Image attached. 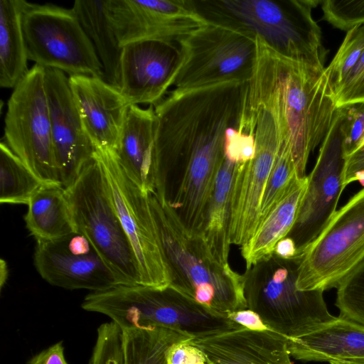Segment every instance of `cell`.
<instances>
[{
    "instance_id": "cell-12",
    "label": "cell",
    "mask_w": 364,
    "mask_h": 364,
    "mask_svg": "<svg viewBox=\"0 0 364 364\" xmlns=\"http://www.w3.org/2000/svg\"><path fill=\"white\" fill-rule=\"evenodd\" d=\"M249 128L255 137V156L238 164L231 194L230 240L240 246L257 228L262 196L282 140L277 120L266 107L252 110Z\"/></svg>"
},
{
    "instance_id": "cell-1",
    "label": "cell",
    "mask_w": 364,
    "mask_h": 364,
    "mask_svg": "<svg viewBox=\"0 0 364 364\" xmlns=\"http://www.w3.org/2000/svg\"><path fill=\"white\" fill-rule=\"evenodd\" d=\"M257 58L248 95L275 115L291 151L298 177L306 176L309 156L327 134L337 109L326 69L294 60L256 36Z\"/></svg>"
},
{
    "instance_id": "cell-15",
    "label": "cell",
    "mask_w": 364,
    "mask_h": 364,
    "mask_svg": "<svg viewBox=\"0 0 364 364\" xmlns=\"http://www.w3.org/2000/svg\"><path fill=\"white\" fill-rule=\"evenodd\" d=\"M33 259L39 274L53 286L100 291L120 284L80 232L55 240L36 241Z\"/></svg>"
},
{
    "instance_id": "cell-4",
    "label": "cell",
    "mask_w": 364,
    "mask_h": 364,
    "mask_svg": "<svg viewBox=\"0 0 364 364\" xmlns=\"http://www.w3.org/2000/svg\"><path fill=\"white\" fill-rule=\"evenodd\" d=\"M321 1L289 0L283 4L269 0L200 1L201 14L259 36L282 54L317 70L325 69L326 50L322 33L312 16Z\"/></svg>"
},
{
    "instance_id": "cell-6",
    "label": "cell",
    "mask_w": 364,
    "mask_h": 364,
    "mask_svg": "<svg viewBox=\"0 0 364 364\" xmlns=\"http://www.w3.org/2000/svg\"><path fill=\"white\" fill-rule=\"evenodd\" d=\"M181 60L173 90L186 91L229 81H249L257 58L256 36L209 22L178 41Z\"/></svg>"
},
{
    "instance_id": "cell-2",
    "label": "cell",
    "mask_w": 364,
    "mask_h": 364,
    "mask_svg": "<svg viewBox=\"0 0 364 364\" xmlns=\"http://www.w3.org/2000/svg\"><path fill=\"white\" fill-rule=\"evenodd\" d=\"M161 247L168 266L170 287L218 313L230 316L247 309L245 275L211 255L199 235L183 224L165 198L149 194Z\"/></svg>"
},
{
    "instance_id": "cell-14",
    "label": "cell",
    "mask_w": 364,
    "mask_h": 364,
    "mask_svg": "<svg viewBox=\"0 0 364 364\" xmlns=\"http://www.w3.org/2000/svg\"><path fill=\"white\" fill-rule=\"evenodd\" d=\"M104 5L122 47L149 38L178 42L209 22L193 1L104 0Z\"/></svg>"
},
{
    "instance_id": "cell-40",
    "label": "cell",
    "mask_w": 364,
    "mask_h": 364,
    "mask_svg": "<svg viewBox=\"0 0 364 364\" xmlns=\"http://www.w3.org/2000/svg\"><path fill=\"white\" fill-rule=\"evenodd\" d=\"M230 316L245 328L252 329L267 328L259 316L248 309L232 314Z\"/></svg>"
},
{
    "instance_id": "cell-30",
    "label": "cell",
    "mask_w": 364,
    "mask_h": 364,
    "mask_svg": "<svg viewBox=\"0 0 364 364\" xmlns=\"http://www.w3.org/2000/svg\"><path fill=\"white\" fill-rule=\"evenodd\" d=\"M363 52L364 24H362L347 31L336 54L328 66L325 68L334 91Z\"/></svg>"
},
{
    "instance_id": "cell-13",
    "label": "cell",
    "mask_w": 364,
    "mask_h": 364,
    "mask_svg": "<svg viewBox=\"0 0 364 364\" xmlns=\"http://www.w3.org/2000/svg\"><path fill=\"white\" fill-rule=\"evenodd\" d=\"M343 114L337 108L332 124L321 142L297 218L287 235L296 252L311 242L336 210L343 188L345 159L343 149Z\"/></svg>"
},
{
    "instance_id": "cell-34",
    "label": "cell",
    "mask_w": 364,
    "mask_h": 364,
    "mask_svg": "<svg viewBox=\"0 0 364 364\" xmlns=\"http://www.w3.org/2000/svg\"><path fill=\"white\" fill-rule=\"evenodd\" d=\"M339 108L343 114V149L345 159L364 144V103Z\"/></svg>"
},
{
    "instance_id": "cell-10",
    "label": "cell",
    "mask_w": 364,
    "mask_h": 364,
    "mask_svg": "<svg viewBox=\"0 0 364 364\" xmlns=\"http://www.w3.org/2000/svg\"><path fill=\"white\" fill-rule=\"evenodd\" d=\"M4 123L5 142L11 150L42 181L60 184L53 144L45 68L35 64L14 88Z\"/></svg>"
},
{
    "instance_id": "cell-37",
    "label": "cell",
    "mask_w": 364,
    "mask_h": 364,
    "mask_svg": "<svg viewBox=\"0 0 364 364\" xmlns=\"http://www.w3.org/2000/svg\"><path fill=\"white\" fill-rule=\"evenodd\" d=\"M192 340V339H191ZM191 340L174 344L168 353V364H207L202 351Z\"/></svg>"
},
{
    "instance_id": "cell-5",
    "label": "cell",
    "mask_w": 364,
    "mask_h": 364,
    "mask_svg": "<svg viewBox=\"0 0 364 364\" xmlns=\"http://www.w3.org/2000/svg\"><path fill=\"white\" fill-rule=\"evenodd\" d=\"M297 260L273 254L246 270L244 294L247 309L264 325L287 339L304 335L336 318L322 291L296 287Z\"/></svg>"
},
{
    "instance_id": "cell-27",
    "label": "cell",
    "mask_w": 364,
    "mask_h": 364,
    "mask_svg": "<svg viewBox=\"0 0 364 364\" xmlns=\"http://www.w3.org/2000/svg\"><path fill=\"white\" fill-rule=\"evenodd\" d=\"M123 331L124 364H168L167 356L176 343L193 339L164 327L128 328Z\"/></svg>"
},
{
    "instance_id": "cell-9",
    "label": "cell",
    "mask_w": 364,
    "mask_h": 364,
    "mask_svg": "<svg viewBox=\"0 0 364 364\" xmlns=\"http://www.w3.org/2000/svg\"><path fill=\"white\" fill-rule=\"evenodd\" d=\"M21 25L28 60L70 76L104 80L102 63L72 8L24 0Z\"/></svg>"
},
{
    "instance_id": "cell-17",
    "label": "cell",
    "mask_w": 364,
    "mask_h": 364,
    "mask_svg": "<svg viewBox=\"0 0 364 364\" xmlns=\"http://www.w3.org/2000/svg\"><path fill=\"white\" fill-rule=\"evenodd\" d=\"M181 60L177 41L149 38L124 45L119 91L127 104H158L171 87Z\"/></svg>"
},
{
    "instance_id": "cell-7",
    "label": "cell",
    "mask_w": 364,
    "mask_h": 364,
    "mask_svg": "<svg viewBox=\"0 0 364 364\" xmlns=\"http://www.w3.org/2000/svg\"><path fill=\"white\" fill-rule=\"evenodd\" d=\"M65 189L77 230L91 242L120 284H139L132 247L110 198L95 154L75 183Z\"/></svg>"
},
{
    "instance_id": "cell-28",
    "label": "cell",
    "mask_w": 364,
    "mask_h": 364,
    "mask_svg": "<svg viewBox=\"0 0 364 364\" xmlns=\"http://www.w3.org/2000/svg\"><path fill=\"white\" fill-rule=\"evenodd\" d=\"M11 150L0 144V203L28 205L32 196L47 185Z\"/></svg>"
},
{
    "instance_id": "cell-22",
    "label": "cell",
    "mask_w": 364,
    "mask_h": 364,
    "mask_svg": "<svg viewBox=\"0 0 364 364\" xmlns=\"http://www.w3.org/2000/svg\"><path fill=\"white\" fill-rule=\"evenodd\" d=\"M308 185V176H296L282 198L258 225L250 239L242 246L246 270L274 254L277 243L294 225Z\"/></svg>"
},
{
    "instance_id": "cell-29",
    "label": "cell",
    "mask_w": 364,
    "mask_h": 364,
    "mask_svg": "<svg viewBox=\"0 0 364 364\" xmlns=\"http://www.w3.org/2000/svg\"><path fill=\"white\" fill-rule=\"evenodd\" d=\"M296 176H298L291 148L286 141L282 140L262 196L258 225L282 198Z\"/></svg>"
},
{
    "instance_id": "cell-19",
    "label": "cell",
    "mask_w": 364,
    "mask_h": 364,
    "mask_svg": "<svg viewBox=\"0 0 364 364\" xmlns=\"http://www.w3.org/2000/svg\"><path fill=\"white\" fill-rule=\"evenodd\" d=\"M287 340L268 328H242L191 343L202 351L207 364H293Z\"/></svg>"
},
{
    "instance_id": "cell-8",
    "label": "cell",
    "mask_w": 364,
    "mask_h": 364,
    "mask_svg": "<svg viewBox=\"0 0 364 364\" xmlns=\"http://www.w3.org/2000/svg\"><path fill=\"white\" fill-rule=\"evenodd\" d=\"M302 291L338 288L364 265V187L336 210L318 236L294 257Z\"/></svg>"
},
{
    "instance_id": "cell-26",
    "label": "cell",
    "mask_w": 364,
    "mask_h": 364,
    "mask_svg": "<svg viewBox=\"0 0 364 364\" xmlns=\"http://www.w3.org/2000/svg\"><path fill=\"white\" fill-rule=\"evenodd\" d=\"M24 0L0 1V85L14 88L26 75L21 14Z\"/></svg>"
},
{
    "instance_id": "cell-23",
    "label": "cell",
    "mask_w": 364,
    "mask_h": 364,
    "mask_svg": "<svg viewBox=\"0 0 364 364\" xmlns=\"http://www.w3.org/2000/svg\"><path fill=\"white\" fill-rule=\"evenodd\" d=\"M27 205L26 226L36 241L55 240L78 232L65 189L60 184L44 186Z\"/></svg>"
},
{
    "instance_id": "cell-39",
    "label": "cell",
    "mask_w": 364,
    "mask_h": 364,
    "mask_svg": "<svg viewBox=\"0 0 364 364\" xmlns=\"http://www.w3.org/2000/svg\"><path fill=\"white\" fill-rule=\"evenodd\" d=\"M26 364H68L62 342L56 343L31 358Z\"/></svg>"
},
{
    "instance_id": "cell-20",
    "label": "cell",
    "mask_w": 364,
    "mask_h": 364,
    "mask_svg": "<svg viewBox=\"0 0 364 364\" xmlns=\"http://www.w3.org/2000/svg\"><path fill=\"white\" fill-rule=\"evenodd\" d=\"M157 127L154 105L129 107L115 156L127 176L145 193L155 190L153 149Z\"/></svg>"
},
{
    "instance_id": "cell-24",
    "label": "cell",
    "mask_w": 364,
    "mask_h": 364,
    "mask_svg": "<svg viewBox=\"0 0 364 364\" xmlns=\"http://www.w3.org/2000/svg\"><path fill=\"white\" fill-rule=\"evenodd\" d=\"M238 164L224 157L216 175L201 237L213 257L228 265L232 185Z\"/></svg>"
},
{
    "instance_id": "cell-3",
    "label": "cell",
    "mask_w": 364,
    "mask_h": 364,
    "mask_svg": "<svg viewBox=\"0 0 364 364\" xmlns=\"http://www.w3.org/2000/svg\"><path fill=\"white\" fill-rule=\"evenodd\" d=\"M81 306L109 317L122 330L164 327L194 339L245 328L230 316L214 311L170 286L119 284L88 294Z\"/></svg>"
},
{
    "instance_id": "cell-25",
    "label": "cell",
    "mask_w": 364,
    "mask_h": 364,
    "mask_svg": "<svg viewBox=\"0 0 364 364\" xmlns=\"http://www.w3.org/2000/svg\"><path fill=\"white\" fill-rule=\"evenodd\" d=\"M72 9L102 63L104 80L119 90L123 47L107 17L104 0H76Z\"/></svg>"
},
{
    "instance_id": "cell-11",
    "label": "cell",
    "mask_w": 364,
    "mask_h": 364,
    "mask_svg": "<svg viewBox=\"0 0 364 364\" xmlns=\"http://www.w3.org/2000/svg\"><path fill=\"white\" fill-rule=\"evenodd\" d=\"M107 190L123 229L132 247L139 284L164 288L171 277L161 247L149 194L127 176L114 151L96 149Z\"/></svg>"
},
{
    "instance_id": "cell-21",
    "label": "cell",
    "mask_w": 364,
    "mask_h": 364,
    "mask_svg": "<svg viewBox=\"0 0 364 364\" xmlns=\"http://www.w3.org/2000/svg\"><path fill=\"white\" fill-rule=\"evenodd\" d=\"M290 355L302 361L364 362V326L341 316L287 340Z\"/></svg>"
},
{
    "instance_id": "cell-32",
    "label": "cell",
    "mask_w": 364,
    "mask_h": 364,
    "mask_svg": "<svg viewBox=\"0 0 364 364\" xmlns=\"http://www.w3.org/2000/svg\"><path fill=\"white\" fill-rule=\"evenodd\" d=\"M90 364H124L123 331L115 323H105L97 328Z\"/></svg>"
},
{
    "instance_id": "cell-42",
    "label": "cell",
    "mask_w": 364,
    "mask_h": 364,
    "mask_svg": "<svg viewBox=\"0 0 364 364\" xmlns=\"http://www.w3.org/2000/svg\"><path fill=\"white\" fill-rule=\"evenodd\" d=\"M329 363L330 364H364V362L333 360V361H330Z\"/></svg>"
},
{
    "instance_id": "cell-36",
    "label": "cell",
    "mask_w": 364,
    "mask_h": 364,
    "mask_svg": "<svg viewBox=\"0 0 364 364\" xmlns=\"http://www.w3.org/2000/svg\"><path fill=\"white\" fill-rule=\"evenodd\" d=\"M256 146L253 134L240 127L228 128L225 135V156L235 163H246L255 156Z\"/></svg>"
},
{
    "instance_id": "cell-41",
    "label": "cell",
    "mask_w": 364,
    "mask_h": 364,
    "mask_svg": "<svg viewBox=\"0 0 364 364\" xmlns=\"http://www.w3.org/2000/svg\"><path fill=\"white\" fill-rule=\"evenodd\" d=\"M274 254L283 259H291L296 254V246L290 237H285L276 245Z\"/></svg>"
},
{
    "instance_id": "cell-16",
    "label": "cell",
    "mask_w": 364,
    "mask_h": 364,
    "mask_svg": "<svg viewBox=\"0 0 364 364\" xmlns=\"http://www.w3.org/2000/svg\"><path fill=\"white\" fill-rule=\"evenodd\" d=\"M45 84L59 181L68 188L94 159L96 148L83 127L68 77L45 68Z\"/></svg>"
},
{
    "instance_id": "cell-38",
    "label": "cell",
    "mask_w": 364,
    "mask_h": 364,
    "mask_svg": "<svg viewBox=\"0 0 364 364\" xmlns=\"http://www.w3.org/2000/svg\"><path fill=\"white\" fill-rule=\"evenodd\" d=\"M358 181L364 187V144L345 157L343 188Z\"/></svg>"
},
{
    "instance_id": "cell-35",
    "label": "cell",
    "mask_w": 364,
    "mask_h": 364,
    "mask_svg": "<svg viewBox=\"0 0 364 364\" xmlns=\"http://www.w3.org/2000/svg\"><path fill=\"white\" fill-rule=\"evenodd\" d=\"M337 108L364 103V52L335 90Z\"/></svg>"
},
{
    "instance_id": "cell-33",
    "label": "cell",
    "mask_w": 364,
    "mask_h": 364,
    "mask_svg": "<svg viewBox=\"0 0 364 364\" xmlns=\"http://www.w3.org/2000/svg\"><path fill=\"white\" fill-rule=\"evenodd\" d=\"M323 17L334 27L348 31L364 24V0L321 1Z\"/></svg>"
},
{
    "instance_id": "cell-18",
    "label": "cell",
    "mask_w": 364,
    "mask_h": 364,
    "mask_svg": "<svg viewBox=\"0 0 364 364\" xmlns=\"http://www.w3.org/2000/svg\"><path fill=\"white\" fill-rule=\"evenodd\" d=\"M87 136L96 149L115 151L129 105L120 91L102 78L68 77Z\"/></svg>"
},
{
    "instance_id": "cell-31",
    "label": "cell",
    "mask_w": 364,
    "mask_h": 364,
    "mask_svg": "<svg viewBox=\"0 0 364 364\" xmlns=\"http://www.w3.org/2000/svg\"><path fill=\"white\" fill-rule=\"evenodd\" d=\"M339 316L364 326V265L337 288Z\"/></svg>"
}]
</instances>
